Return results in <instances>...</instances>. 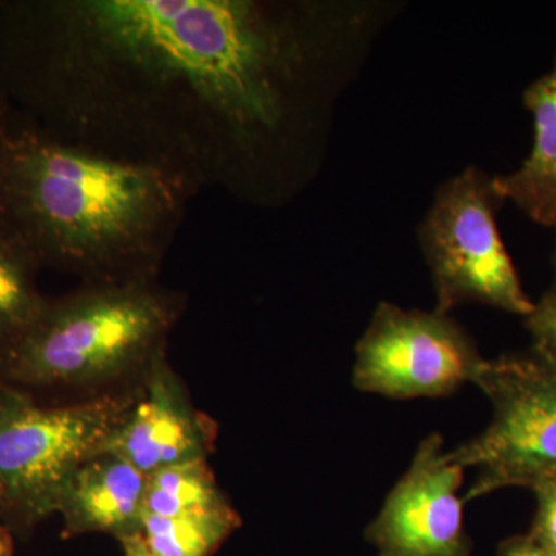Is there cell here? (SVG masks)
Returning <instances> with one entry per match:
<instances>
[{
    "label": "cell",
    "instance_id": "1",
    "mask_svg": "<svg viewBox=\"0 0 556 556\" xmlns=\"http://www.w3.org/2000/svg\"><path fill=\"white\" fill-rule=\"evenodd\" d=\"M316 60L299 7L255 0H0V109L193 195L247 193L287 149Z\"/></svg>",
    "mask_w": 556,
    "mask_h": 556
},
{
    "label": "cell",
    "instance_id": "2",
    "mask_svg": "<svg viewBox=\"0 0 556 556\" xmlns=\"http://www.w3.org/2000/svg\"><path fill=\"white\" fill-rule=\"evenodd\" d=\"M192 190L174 175L7 124L0 229L84 285L159 280Z\"/></svg>",
    "mask_w": 556,
    "mask_h": 556
},
{
    "label": "cell",
    "instance_id": "3",
    "mask_svg": "<svg viewBox=\"0 0 556 556\" xmlns=\"http://www.w3.org/2000/svg\"><path fill=\"white\" fill-rule=\"evenodd\" d=\"M159 280L83 285L46 305L0 362V382L38 397L76 401L126 390L166 354L185 311Z\"/></svg>",
    "mask_w": 556,
    "mask_h": 556
},
{
    "label": "cell",
    "instance_id": "4",
    "mask_svg": "<svg viewBox=\"0 0 556 556\" xmlns=\"http://www.w3.org/2000/svg\"><path fill=\"white\" fill-rule=\"evenodd\" d=\"M135 386L83 401L43 404L0 383V519L9 529L27 532L56 515L68 479L108 450Z\"/></svg>",
    "mask_w": 556,
    "mask_h": 556
},
{
    "label": "cell",
    "instance_id": "5",
    "mask_svg": "<svg viewBox=\"0 0 556 556\" xmlns=\"http://www.w3.org/2000/svg\"><path fill=\"white\" fill-rule=\"evenodd\" d=\"M493 178L477 167L444 182L420 228V244L437 291V313L466 303L529 316L527 298L496 225L504 203Z\"/></svg>",
    "mask_w": 556,
    "mask_h": 556
},
{
    "label": "cell",
    "instance_id": "6",
    "mask_svg": "<svg viewBox=\"0 0 556 556\" xmlns=\"http://www.w3.org/2000/svg\"><path fill=\"white\" fill-rule=\"evenodd\" d=\"M475 386L493 413L482 433L450 452L457 466L478 471L464 503L555 473L556 365L533 350L506 354L486 361Z\"/></svg>",
    "mask_w": 556,
    "mask_h": 556
},
{
    "label": "cell",
    "instance_id": "7",
    "mask_svg": "<svg viewBox=\"0 0 556 556\" xmlns=\"http://www.w3.org/2000/svg\"><path fill=\"white\" fill-rule=\"evenodd\" d=\"M485 362L447 314L382 302L357 342L353 383L390 399L444 397L475 383Z\"/></svg>",
    "mask_w": 556,
    "mask_h": 556
},
{
    "label": "cell",
    "instance_id": "8",
    "mask_svg": "<svg viewBox=\"0 0 556 556\" xmlns=\"http://www.w3.org/2000/svg\"><path fill=\"white\" fill-rule=\"evenodd\" d=\"M464 468L428 434L409 468L388 493L365 538L378 556H470L459 489Z\"/></svg>",
    "mask_w": 556,
    "mask_h": 556
},
{
    "label": "cell",
    "instance_id": "9",
    "mask_svg": "<svg viewBox=\"0 0 556 556\" xmlns=\"http://www.w3.org/2000/svg\"><path fill=\"white\" fill-rule=\"evenodd\" d=\"M217 427L193 407L166 354L135 386L134 399L105 452L123 457L146 477L161 468L207 459Z\"/></svg>",
    "mask_w": 556,
    "mask_h": 556
},
{
    "label": "cell",
    "instance_id": "10",
    "mask_svg": "<svg viewBox=\"0 0 556 556\" xmlns=\"http://www.w3.org/2000/svg\"><path fill=\"white\" fill-rule=\"evenodd\" d=\"M148 477L123 457L104 452L68 479L56 515L67 535L108 533L123 541L138 535L144 515Z\"/></svg>",
    "mask_w": 556,
    "mask_h": 556
},
{
    "label": "cell",
    "instance_id": "11",
    "mask_svg": "<svg viewBox=\"0 0 556 556\" xmlns=\"http://www.w3.org/2000/svg\"><path fill=\"white\" fill-rule=\"evenodd\" d=\"M525 104L535 121L532 152L517 172L493 178V185L527 217L556 228V60L554 68L525 91Z\"/></svg>",
    "mask_w": 556,
    "mask_h": 556
},
{
    "label": "cell",
    "instance_id": "12",
    "mask_svg": "<svg viewBox=\"0 0 556 556\" xmlns=\"http://www.w3.org/2000/svg\"><path fill=\"white\" fill-rule=\"evenodd\" d=\"M39 270L30 254L0 229V362L46 305L38 287Z\"/></svg>",
    "mask_w": 556,
    "mask_h": 556
},
{
    "label": "cell",
    "instance_id": "13",
    "mask_svg": "<svg viewBox=\"0 0 556 556\" xmlns=\"http://www.w3.org/2000/svg\"><path fill=\"white\" fill-rule=\"evenodd\" d=\"M240 526L232 506L207 514L142 515L139 536L155 556H211Z\"/></svg>",
    "mask_w": 556,
    "mask_h": 556
},
{
    "label": "cell",
    "instance_id": "14",
    "mask_svg": "<svg viewBox=\"0 0 556 556\" xmlns=\"http://www.w3.org/2000/svg\"><path fill=\"white\" fill-rule=\"evenodd\" d=\"M142 507L148 515L179 517L223 510L230 503L215 481L207 459H199L149 475Z\"/></svg>",
    "mask_w": 556,
    "mask_h": 556
},
{
    "label": "cell",
    "instance_id": "15",
    "mask_svg": "<svg viewBox=\"0 0 556 556\" xmlns=\"http://www.w3.org/2000/svg\"><path fill=\"white\" fill-rule=\"evenodd\" d=\"M536 500L535 517L527 535L547 556H556V471L530 484Z\"/></svg>",
    "mask_w": 556,
    "mask_h": 556
},
{
    "label": "cell",
    "instance_id": "16",
    "mask_svg": "<svg viewBox=\"0 0 556 556\" xmlns=\"http://www.w3.org/2000/svg\"><path fill=\"white\" fill-rule=\"evenodd\" d=\"M525 318L533 339L532 350L556 365V288L548 289Z\"/></svg>",
    "mask_w": 556,
    "mask_h": 556
},
{
    "label": "cell",
    "instance_id": "17",
    "mask_svg": "<svg viewBox=\"0 0 556 556\" xmlns=\"http://www.w3.org/2000/svg\"><path fill=\"white\" fill-rule=\"evenodd\" d=\"M496 556H547L529 535L507 538L497 547Z\"/></svg>",
    "mask_w": 556,
    "mask_h": 556
},
{
    "label": "cell",
    "instance_id": "18",
    "mask_svg": "<svg viewBox=\"0 0 556 556\" xmlns=\"http://www.w3.org/2000/svg\"><path fill=\"white\" fill-rule=\"evenodd\" d=\"M123 546L124 556H155L152 552L146 547L144 541L138 535L126 538V540L119 541Z\"/></svg>",
    "mask_w": 556,
    "mask_h": 556
},
{
    "label": "cell",
    "instance_id": "19",
    "mask_svg": "<svg viewBox=\"0 0 556 556\" xmlns=\"http://www.w3.org/2000/svg\"><path fill=\"white\" fill-rule=\"evenodd\" d=\"M13 543H11L9 527H0V556H11Z\"/></svg>",
    "mask_w": 556,
    "mask_h": 556
},
{
    "label": "cell",
    "instance_id": "20",
    "mask_svg": "<svg viewBox=\"0 0 556 556\" xmlns=\"http://www.w3.org/2000/svg\"><path fill=\"white\" fill-rule=\"evenodd\" d=\"M7 130V119L5 115H3L2 109H0V141H2L3 135H5Z\"/></svg>",
    "mask_w": 556,
    "mask_h": 556
},
{
    "label": "cell",
    "instance_id": "21",
    "mask_svg": "<svg viewBox=\"0 0 556 556\" xmlns=\"http://www.w3.org/2000/svg\"><path fill=\"white\" fill-rule=\"evenodd\" d=\"M554 265H555V274H556V251H555V255H554ZM554 288H556V276H555Z\"/></svg>",
    "mask_w": 556,
    "mask_h": 556
},
{
    "label": "cell",
    "instance_id": "22",
    "mask_svg": "<svg viewBox=\"0 0 556 556\" xmlns=\"http://www.w3.org/2000/svg\"><path fill=\"white\" fill-rule=\"evenodd\" d=\"M0 383H2V382H0Z\"/></svg>",
    "mask_w": 556,
    "mask_h": 556
}]
</instances>
